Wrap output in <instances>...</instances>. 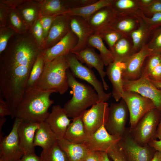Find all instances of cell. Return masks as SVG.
<instances>
[{
	"mask_svg": "<svg viewBox=\"0 0 161 161\" xmlns=\"http://www.w3.org/2000/svg\"><path fill=\"white\" fill-rule=\"evenodd\" d=\"M54 92V91L43 90L35 87L26 91L15 118L26 122L45 121L49 113L48 110L54 103L50 96Z\"/></svg>",
	"mask_w": 161,
	"mask_h": 161,
	"instance_id": "obj_1",
	"label": "cell"
},
{
	"mask_svg": "<svg viewBox=\"0 0 161 161\" xmlns=\"http://www.w3.org/2000/svg\"><path fill=\"white\" fill-rule=\"evenodd\" d=\"M69 87L72 89V98L65 104L64 109L67 116L72 119L79 116L100 100L97 93L91 86L78 81L69 69L67 71Z\"/></svg>",
	"mask_w": 161,
	"mask_h": 161,
	"instance_id": "obj_2",
	"label": "cell"
},
{
	"mask_svg": "<svg viewBox=\"0 0 161 161\" xmlns=\"http://www.w3.org/2000/svg\"><path fill=\"white\" fill-rule=\"evenodd\" d=\"M69 65L65 56L45 62L43 72L35 87L45 91H54L61 95L68 90L67 71Z\"/></svg>",
	"mask_w": 161,
	"mask_h": 161,
	"instance_id": "obj_3",
	"label": "cell"
},
{
	"mask_svg": "<svg viewBox=\"0 0 161 161\" xmlns=\"http://www.w3.org/2000/svg\"><path fill=\"white\" fill-rule=\"evenodd\" d=\"M161 112L156 108L146 113L129 131L133 138L142 146L148 144L152 139H156L157 128Z\"/></svg>",
	"mask_w": 161,
	"mask_h": 161,
	"instance_id": "obj_4",
	"label": "cell"
},
{
	"mask_svg": "<svg viewBox=\"0 0 161 161\" xmlns=\"http://www.w3.org/2000/svg\"><path fill=\"white\" fill-rule=\"evenodd\" d=\"M65 57L68 62L69 69L74 77L86 81L92 86L98 95L100 100L107 101L112 93L104 92L102 83L98 80L93 71L83 65L74 53L71 52Z\"/></svg>",
	"mask_w": 161,
	"mask_h": 161,
	"instance_id": "obj_5",
	"label": "cell"
},
{
	"mask_svg": "<svg viewBox=\"0 0 161 161\" xmlns=\"http://www.w3.org/2000/svg\"><path fill=\"white\" fill-rule=\"evenodd\" d=\"M122 99L126 103L129 110L130 130L134 128L146 113L156 108L151 100L134 92L124 91Z\"/></svg>",
	"mask_w": 161,
	"mask_h": 161,
	"instance_id": "obj_6",
	"label": "cell"
},
{
	"mask_svg": "<svg viewBox=\"0 0 161 161\" xmlns=\"http://www.w3.org/2000/svg\"><path fill=\"white\" fill-rule=\"evenodd\" d=\"M118 145L128 161H151L156 151L148 144L142 146L132 137L126 129Z\"/></svg>",
	"mask_w": 161,
	"mask_h": 161,
	"instance_id": "obj_7",
	"label": "cell"
},
{
	"mask_svg": "<svg viewBox=\"0 0 161 161\" xmlns=\"http://www.w3.org/2000/svg\"><path fill=\"white\" fill-rule=\"evenodd\" d=\"M124 91L136 92L151 100L156 108L161 112V89L156 87L144 72L139 79L134 80H123Z\"/></svg>",
	"mask_w": 161,
	"mask_h": 161,
	"instance_id": "obj_8",
	"label": "cell"
},
{
	"mask_svg": "<svg viewBox=\"0 0 161 161\" xmlns=\"http://www.w3.org/2000/svg\"><path fill=\"white\" fill-rule=\"evenodd\" d=\"M129 110L122 99L118 103H112L109 108L107 121L104 126L110 134L120 137L125 132Z\"/></svg>",
	"mask_w": 161,
	"mask_h": 161,
	"instance_id": "obj_9",
	"label": "cell"
},
{
	"mask_svg": "<svg viewBox=\"0 0 161 161\" xmlns=\"http://www.w3.org/2000/svg\"><path fill=\"white\" fill-rule=\"evenodd\" d=\"M21 121L16 118L9 134L0 138V158L5 161H17L24 154L20 145L18 133Z\"/></svg>",
	"mask_w": 161,
	"mask_h": 161,
	"instance_id": "obj_10",
	"label": "cell"
},
{
	"mask_svg": "<svg viewBox=\"0 0 161 161\" xmlns=\"http://www.w3.org/2000/svg\"><path fill=\"white\" fill-rule=\"evenodd\" d=\"M109 108L106 102L100 100L83 112V121L89 137L101 127L105 126L108 119Z\"/></svg>",
	"mask_w": 161,
	"mask_h": 161,
	"instance_id": "obj_11",
	"label": "cell"
},
{
	"mask_svg": "<svg viewBox=\"0 0 161 161\" xmlns=\"http://www.w3.org/2000/svg\"><path fill=\"white\" fill-rule=\"evenodd\" d=\"M121 138L109 134L103 126L89 136L85 144L90 151L108 153L117 146Z\"/></svg>",
	"mask_w": 161,
	"mask_h": 161,
	"instance_id": "obj_12",
	"label": "cell"
},
{
	"mask_svg": "<svg viewBox=\"0 0 161 161\" xmlns=\"http://www.w3.org/2000/svg\"><path fill=\"white\" fill-rule=\"evenodd\" d=\"M151 53V51L145 46L130 57L124 62L125 66L122 73L123 80H134L140 78L144 61Z\"/></svg>",
	"mask_w": 161,
	"mask_h": 161,
	"instance_id": "obj_13",
	"label": "cell"
},
{
	"mask_svg": "<svg viewBox=\"0 0 161 161\" xmlns=\"http://www.w3.org/2000/svg\"><path fill=\"white\" fill-rule=\"evenodd\" d=\"M78 38L70 30L66 35L52 47L42 50L41 53L45 62L51 61L61 56H65L71 52L76 45Z\"/></svg>",
	"mask_w": 161,
	"mask_h": 161,
	"instance_id": "obj_14",
	"label": "cell"
},
{
	"mask_svg": "<svg viewBox=\"0 0 161 161\" xmlns=\"http://www.w3.org/2000/svg\"><path fill=\"white\" fill-rule=\"evenodd\" d=\"M69 17L66 14L56 16L52 23L48 35L41 47L42 50L53 46L70 30Z\"/></svg>",
	"mask_w": 161,
	"mask_h": 161,
	"instance_id": "obj_15",
	"label": "cell"
},
{
	"mask_svg": "<svg viewBox=\"0 0 161 161\" xmlns=\"http://www.w3.org/2000/svg\"><path fill=\"white\" fill-rule=\"evenodd\" d=\"M69 23L70 30L74 33L78 39L77 44L71 52H79L87 46L88 40L94 32L87 21L82 17L69 16Z\"/></svg>",
	"mask_w": 161,
	"mask_h": 161,
	"instance_id": "obj_16",
	"label": "cell"
},
{
	"mask_svg": "<svg viewBox=\"0 0 161 161\" xmlns=\"http://www.w3.org/2000/svg\"><path fill=\"white\" fill-rule=\"evenodd\" d=\"M73 53L82 64L85 63L91 69L94 67L96 69L100 77L104 89L107 90L109 86L105 79L106 75V72L104 70L105 65L100 55L96 52L95 48L87 46L82 50Z\"/></svg>",
	"mask_w": 161,
	"mask_h": 161,
	"instance_id": "obj_17",
	"label": "cell"
},
{
	"mask_svg": "<svg viewBox=\"0 0 161 161\" xmlns=\"http://www.w3.org/2000/svg\"><path fill=\"white\" fill-rule=\"evenodd\" d=\"M72 120L68 118L63 108L57 105L53 106L51 112L45 121L49 125L58 140L64 138Z\"/></svg>",
	"mask_w": 161,
	"mask_h": 161,
	"instance_id": "obj_18",
	"label": "cell"
},
{
	"mask_svg": "<svg viewBox=\"0 0 161 161\" xmlns=\"http://www.w3.org/2000/svg\"><path fill=\"white\" fill-rule=\"evenodd\" d=\"M125 66L124 62L114 61L107 66L106 72L112 84V95L117 102L122 99L124 91L122 73Z\"/></svg>",
	"mask_w": 161,
	"mask_h": 161,
	"instance_id": "obj_19",
	"label": "cell"
},
{
	"mask_svg": "<svg viewBox=\"0 0 161 161\" xmlns=\"http://www.w3.org/2000/svg\"><path fill=\"white\" fill-rule=\"evenodd\" d=\"M39 123L21 120L18 128V133L20 145L24 154L35 152L34 137Z\"/></svg>",
	"mask_w": 161,
	"mask_h": 161,
	"instance_id": "obj_20",
	"label": "cell"
},
{
	"mask_svg": "<svg viewBox=\"0 0 161 161\" xmlns=\"http://www.w3.org/2000/svg\"><path fill=\"white\" fill-rule=\"evenodd\" d=\"M81 114L72 119V122L68 126L64 138L70 142L77 144H84L89 137L83 121Z\"/></svg>",
	"mask_w": 161,
	"mask_h": 161,
	"instance_id": "obj_21",
	"label": "cell"
},
{
	"mask_svg": "<svg viewBox=\"0 0 161 161\" xmlns=\"http://www.w3.org/2000/svg\"><path fill=\"white\" fill-rule=\"evenodd\" d=\"M41 0H24L16 8L29 29L41 17Z\"/></svg>",
	"mask_w": 161,
	"mask_h": 161,
	"instance_id": "obj_22",
	"label": "cell"
},
{
	"mask_svg": "<svg viewBox=\"0 0 161 161\" xmlns=\"http://www.w3.org/2000/svg\"><path fill=\"white\" fill-rule=\"evenodd\" d=\"M57 144L66 153L69 161H84L90 151L85 143H74L64 138L58 140Z\"/></svg>",
	"mask_w": 161,
	"mask_h": 161,
	"instance_id": "obj_23",
	"label": "cell"
},
{
	"mask_svg": "<svg viewBox=\"0 0 161 161\" xmlns=\"http://www.w3.org/2000/svg\"><path fill=\"white\" fill-rule=\"evenodd\" d=\"M57 138L45 121L39 123L35 134L34 145L41 147L43 150L49 149L57 143Z\"/></svg>",
	"mask_w": 161,
	"mask_h": 161,
	"instance_id": "obj_24",
	"label": "cell"
},
{
	"mask_svg": "<svg viewBox=\"0 0 161 161\" xmlns=\"http://www.w3.org/2000/svg\"><path fill=\"white\" fill-rule=\"evenodd\" d=\"M139 25L137 15L136 14L117 16L109 25L124 36L130 37L131 33Z\"/></svg>",
	"mask_w": 161,
	"mask_h": 161,
	"instance_id": "obj_25",
	"label": "cell"
},
{
	"mask_svg": "<svg viewBox=\"0 0 161 161\" xmlns=\"http://www.w3.org/2000/svg\"><path fill=\"white\" fill-rule=\"evenodd\" d=\"M117 16L110 6L99 10L86 20L94 32L104 27L109 25Z\"/></svg>",
	"mask_w": 161,
	"mask_h": 161,
	"instance_id": "obj_26",
	"label": "cell"
},
{
	"mask_svg": "<svg viewBox=\"0 0 161 161\" xmlns=\"http://www.w3.org/2000/svg\"><path fill=\"white\" fill-rule=\"evenodd\" d=\"M114 61L125 62L136 53L132 40L130 37L123 36L110 50Z\"/></svg>",
	"mask_w": 161,
	"mask_h": 161,
	"instance_id": "obj_27",
	"label": "cell"
},
{
	"mask_svg": "<svg viewBox=\"0 0 161 161\" xmlns=\"http://www.w3.org/2000/svg\"><path fill=\"white\" fill-rule=\"evenodd\" d=\"M142 71L145 72L151 81L161 82V56L160 53H153L145 58Z\"/></svg>",
	"mask_w": 161,
	"mask_h": 161,
	"instance_id": "obj_28",
	"label": "cell"
},
{
	"mask_svg": "<svg viewBox=\"0 0 161 161\" xmlns=\"http://www.w3.org/2000/svg\"><path fill=\"white\" fill-rule=\"evenodd\" d=\"M41 16H57L70 9L69 0H41Z\"/></svg>",
	"mask_w": 161,
	"mask_h": 161,
	"instance_id": "obj_29",
	"label": "cell"
},
{
	"mask_svg": "<svg viewBox=\"0 0 161 161\" xmlns=\"http://www.w3.org/2000/svg\"><path fill=\"white\" fill-rule=\"evenodd\" d=\"M138 16L139 21V26L130 35L136 52H139L146 46L150 38L151 31L148 28L141 18Z\"/></svg>",
	"mask_w": 161,
	"mask_h": 161,
	"instance_id": "obj_30",
	"label": "cell"
},
{
	"mask_svg": "<svg viewBox=\"0 0 161 161\" xmlns=\"http://www.w3.org/2000/svg\"><path fill=\"white\" fill-rule=\"evenodd\" d=\"M113 0H98L91 4L83 7L69 9L64 14L69 16H78L87 20L99 10L110 6Z\"/></svg>",
	"mask_w": 161,
	"mask_h": 161,
	"instance_id": "obj_31",
	"label": "cell"
},
{
	"mask_svg": "<svg viewBox=\"0 0 161 161\" xmlns=\"http://www.w3.org/2000/svg\"><path fill=\"white\" fill-rule=\"evenodd\" d=\"M103 41L97 33L94 32L89 37L87 46L98 49L105 66H108L114 61V59L111 51L107 48Z\"/></svg>",
	"mask_w": 161,
	"mask_h": 161,
	"instance_id": "obj_32",
	"label": "cell"
},
{
	"mask_svg": "<svg viewBox=\"0 0 161 161\" xmlns=\"http://www.w3.org/2000/svg\"><path fill=\"white\" fill-rule=\"evenodd\" d=\"M110 6L117 16L136 14L141 11L138 0H113Z\"/></svg>",
	"mask_w": 161,
	"mask_h": 161,
	"instance_id": "obj_33",
	"label": "cell"
},
{
	"mask_svg": "<svg viewBox=\"0 0 161 161\" xmlns=\"http://www.w3.org/2000/svg\"><path fill=\"white\" fill-rule=\"evenodd\" d=\"M8 26L17 34H25L29 30L28 26L16 9H8Z\"/></svg>",
	"mask_w": 161,
	"mask_h": 161,
	"instance_id": "obj_34",
	"label": "cell"
},
{
	"mask_svg": "<svg viewBox=\"0 0 161 161\" xmlns=\"http://www.w3.org/2000/svg\"><path fill=\"white\" fill-rule=\"evenodd\" d=\"M45 61L41 52L37 56L31 70L25 91L35 87L43 72Z\"/></svg>",
	"mask_w": 161,
	"mask_h": 161,
	"instance_id": "obj_35",
	"label": "cell"
},
{
	"mask_svg": "<svg viewBox=\"0 0 161 161\" xmlns=\"http://www.w3.org/2000/svg\"><path fill=\"white\" fill-rule=\"evenodd\" d=\"M94 32L97 33L103 40L105 41L110 50L120 38L124 36L109 25L104 27Z\"/></svg>",
	"mask_w": 161,
	"mask_h": 161,
	"instance_id": "obj_36",
	"label": "cell"
},
{
	"mask_svg": "<svg viewBox=\"0 0 161 161\" xmlns=\"http://www.w3.org/2000/svg\"><path fill=\"white\" fill-rule=\"evenodd\" d=\"M40 156L42 161H69L66 153L57 143L49 149L43 150Z\"/></svg>",
	"mask_w": 161,
	"mask_h": 161,
	"instance_id": "obj_37",
	"label": "cell"
},
{
	"mask_svg": "<svg viewBox=\"0 0 161 161\" xmlns=\"http://www.w3.org/2000/svg\"><path fill=\"white\" fill-rule=\"evenodd\" d=\"M146 46L153 53H161V26L151 30Z\"/></svg>",
	"mask_w": 161,
	"mask_h": 161,
	"instance_id": "obj_38",
	"label": "cell"
},
{
	"mask_svg": "<svg viewBox=\"0 0 161 161\" xmlns=\"http://www.w3.org/2000/svg\"><path fill=\"white\" fill-rule=\"evenodd\" d=\"M16 31L8 26L0 27V55L6 49L11 38Z\"/></svg>",
	"mask_w": 161,
	"mask_h": 161,
	"instance_id": "obj_39",
	"label": "cell"
},
{
	"mask_svg": "<svg viewBox=\"0 0 161 161\" xmlns=\"http://www.w3.org/2000/svg\"><path fill=\"white\" fill-rule=\"evenodd\" d=\"M136 15L141 18L151 31L161 26V12L156 13L150 17L145 16L141 11Z\"/></svg>",
	"mask_w": 161,
	"mask_h": 161,
	"instance_id": "obj_40",
	"label": "cell"
},
{
	"mask_svg": "<svg viewBox=\"0 0 161 161\" xmlns=\"http://www.w3.org/2000/svg\"><path fill=\"white\" fill-rule=\"evenodd\" d=\"M29 31L32 34L41 48V47L44 41V39L40 18L30 28Z\"/></svg>",
	"mask_w": 161,
	"mask_h": 161,
	"instance_id": "obj_41",
	"label": "cell"
},
{
	"mask_svg": "<svg viewBox=\"0 0 161 161\" xmlns=\"http://www.w3.org/2000/svg\"><path fill=\"white\" fill-rule=\"evenodd\" d=\"M140 10L145 16L150 17L156 13L161 12V2L159 0H154L149 6Z\"/></svg>",
	"mask_w": 161,
	"mask_h": 161,
	"instance_id": "obj_42",
	"label": "cell"
},
{
	"mask_svg": "<svg viewBox=\"0 0 161 161\" xmlns=\"http://www.w3.org/2000/svg\"><path fill=\"white\" fill-rule=\"evenodd\" d=\"M56 16H41L40 22L42 27L44 41L48 35L52 23Z\"/></svg>",
	"mask_w": 161,
	"mask_h": 161,
	"instance_id": "obj_43",
	"label": "cell"
},
{
	"mask_svg": "<svg viewBox=\"0 0 161 161\" xmlns=\"http://www.w3.org/2000/svg\"><path fill=\"white\" fill-rule=\"evenodd\" d=\"M107 154L113 161H128L118 145Z\"/></svg>",
	"mask_w": 161,
	"mask_h": 161,
	"instance_id": "obj_44",
	"label": "cell"
},
{
	"mask_svg": "<svg viewBox=\"0 0 161 161\" xmlns=\"http://www.w3.org/2000/svg\"><path fill=\"white\" fill-rule=\"evenodd\" d=\"M12 113L9 105L0 93V117H4L7 116H12Z\"/></svg>",
	"mask_w": 161,
	"mask_h": 161,
	"instance_id": "obj_45",
	"label": "cell"
},
{
	"mask_svg": "<svg viewBox=\"0 0 161 161\" xmlns=\"http://www.w3.org/2000/svg\"><path fill=\"white\" fill-rule=\"evenodd\" d=\"M97 0H69L70 9L83 7L93 4Z\"/></svg>",
	"mask_w": 161,
	"mask_h": 161,
	"instance_id": "obj_46",
	"label": "cell"
},
{
	"mask_svg": "<svg viewBox=\"0 0 161 161\" xmlns=\"http://www.w3.org/2000/svg\"><path fill=\"white\" fill-rule=\"evenodd\" d=\"M24 0H0V5L7 9H16Z\"/></svg>",
	"mask_w": 161,
	"mask_h": 161,
	"instance_id": "obj_47",
	"label": "cell"
},
{
	"mask_svg": "<svg viewBox=\"0 0 161 161\" xmlns=\"http://www.w3.org/2000/svg\"><path fill=\"white\" fill-rule=\"evenodd\" d=\"M8 25V9L0 5V27Z\"/></svg>",
	"mask_w": 161,
	"mask_h": 161,
	"instance_id": "obj_48",
	"label": "cell"
},
{
	"mask_svg": "<svg viewBox=\"0 0 161 161\" xmlns=\"http://www.w3.org/2000/svg\"><path fill=\"white\" fill-rule=\"evenodd\" d=\"M17 161H42V160L41 156L37 155L34 152L24 154Z\"/></svg>",
	"mask_w": 161,
	"mask_h": 161,
	"instance_id": "obj_49",
	"label": "cell"
},
{
	"mask_svg": "<svg viewBox=\"0 0 161 161\" xmlns=\"http://www.w3.org/2000/svg\"><path fill=\"white\" fill-rule=\"evenodd\" d=\"M85 161H101L100 151H90Z\"/></svg>",
	"mask_w": 161,
	"mask_h": 161,
	"instance_id": "obj_50",
	"label": "cell"
},
{
	"mask_svg": "<svg viewBox=\"0 0 161 161\" xmlns=\"http://www.w3.org/2000/svg\"><path fill=\"white\" fill-rule=\"evenodd\" d=\"M148 144L154 148L156 151L161 152V140L152 139Z\"/></svg>",
	"mask_w": 161,
	"mask_h": 161,
	"instance_id": "obj_51",
	"label": "cell"
},
{
	"mask_svg": "<svg viewBox=\"0 0 161 161\" xmlns=\"http://www.w3.org/2000/svg\"><path fill=\"white\" fill-rule=\"evenodd\" d=\"M154 0H138L140 9L141 8L149 6Z\"/></svg>",
	"mask_w": 161,
	"mask_h": 161,
	"instance_id": "obj_52",
	"label": "cell"
},
{
	"mask_svg": "<svg viewBox=\"0 0 161 161\" xmlns=\"http://www.w3.org/2000/svg\"><path fill=\"white\" fill-rule=\"evenodd\" d=\"M156 138L161 140V116L157 128Z\"/></svg>",
	"mask_w": 161,
	"mask_h": 161,
	"instance_id": "obj_53",
	"label": "cell"
},
{
	"mask_svg": "<svg viewBox=\"0 0 161 161\" xmlns=\"http://www.w3.org/2000/svg\"><path fill=\"white\" fill-rule=\"evenodd\" d=\"M151 161H161V152L156 151Z\"/></svg>",
	"mask_w": 161,
	"mask_h": 161,
	"instance_id": "obj_54",
	"label": "cell"
},
{
	"mask_svg": "<svg viewBox=\"0 0 161 161\" xmlns=\"http://www.w3.org/2000/svg\"><path fill=\"white\" fill-rule=\"evenodd\" d=\"M6 118L4 117H0V138L3 137V134L2 132V127L3 125L6 121Z\"/></svg>",
	"mask_w": 161,
	"mask_h": 161,
	"instance_id": "obj_55",
	"label": "cell"
},
{
	"mask_svg": "<svg viewBox=\"0 0 161 161\" xmlns=\"http://www.w3.org/2000/svg\"><path fill=\"white\" fill-rule=\"evenodd\" d=\"M101 161H110L108 154L105 152H100Z\"/></svg>",
	"mask_w": 161,
	"mask_h": 161,
	"instance_id": "obj_56",
	"label": "cell"
},
{
	"mask_svg": "<svg viewBox=\"0 0 161 161\" xmlns=\"http://www.w3.org/2000/svg\"><path fill=\"white\" fill-rule=\"evenodd\" d=\"M0 161H5L2 159L0 158Z\"/></svg>",
	"mask_w": 161,
	"mask_h": 161,
	"instance_id": "obj_57",
	"label": "cell"
},
{
	"mask_svg": "<svg viewBox=\"0 0 161 161\" xmlns=\"http://www.w3.org/2000/svg\"><path fill=\"white\" fill-rule=\"evenodd\" d=\"M160 87L161 89V85L160 86Z\"/></svg>",
	"mask_w": 161,
	"mask_h": 161,
	"instance_id": "obj_58",
	"label": "cell"
},
{
	"mask_svg": "<svg viewBox=\"0 0 161 161\" xmlns=\"http://www.w3.org/2000/svg\"><path fill=\"white\" fill-rule=\"evenodd\" d=\"M160 54H161V53H160Z\"/></svg>",
	"mask_w": 161,
	"mask_h": 161,
	"instance_id": "obj_59",
	"label": "cell"
},
{
	"mask_svg": "<svg viewBox=\"0 0 161 161\" xmlns=\"http://www.w3.org/2000/svg\"></svg>",
	"mask_w": 161,
	"mask_h": 161,
	"instance_id": "obj_60",
	"label": "cell"
}]
</instances>
